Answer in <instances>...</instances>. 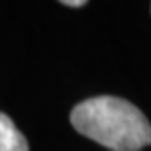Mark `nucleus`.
Returning a JSON list of instances; mask_svg holds the SVG:
<instances>
[{
  "label": "nucleus",
  "instance_id": "obj_1",
  "mask_svg": "<svg viewBox=\"0 0 151 151\" xmlns=\"http://www.w3.org/2000/svg\"><path fill=\"white\" fill-rule=\"evenodd\" d=\"M71 124L84 137L111 151H138L151 146V124L137 106L118 96H93L77 104Z\"/></svg>",
  "mask_w": 151,
  "mask_h": 151
},
{
  "label": "nucleus",
  "instance_id": "obj_2",
  "mask_svg": "<svg viewBox=\"0 0 151 151\" xmlns=\"http://www.w3.org/2000/svg\"><path fill=\"white\" fill-rule=\"evenodd\" d=\"M0 151H29L26 137L6 113H0Z\"/></svg>",
  "mask_w": 151,
  "mask_h": 151
},
{
  "label": "nucleus",
  "instance_id": "obj_3",
  "mask_svg": "<svg viewBox=\"0 0 151 151\" xmlns=\"http://www.w3.org/2000/svg\"><path fill=\"white\" fill-rule=\"evenodd\" d=\"M62 4L64 6H71V7H82V6H86L84 0H64Z\"/></svg>",
  "mask_w": 151,
  "mask_h": 151
}]
</instances>
